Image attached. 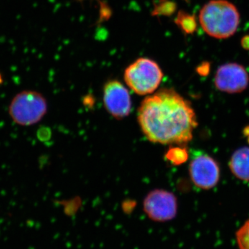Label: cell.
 I'll return each instance as SVG.
<instances>
[{
    "label": "cell",
    "mask_w": 249,
    "mask_h": 249,
    "mask_svg": "<svg viewBox=\"0 0 249 249\" xmlns=\"http://www.w3.org/2000/svg\"><path fill=\"white\" fill-rule=\"evenodd\" d=\"M142 133L156 143L183 145L193 139L197 121L189 101L173 89L147 96L138 110Z\"/></svg>",
    "instance_id": "1"
},
{
    "label": "cell",
    "mask_w": 249,
    "mask_h": 249,
    "mask_svg": "<svg viewBox=\"0 0 249 249\" xmlns=\"http://www.w3.org/2000/svg\"><path fill=\"white\" fill-rule=\"evenodd\" d=\"M240 14L227 0H212L199 13L203 30L211 37L225 39L235 34L240 24Z\"/></svg>",
    "instance_id": "2"
},
{
    "label": "cell",
    "mask_w": 249,
    "mask_h": 249,
    "mask_svg": "<svg viewBox=\"0 0 249 249\" xmlns=\"http://www.w3.org/2000/svg\"><path fill=\"white\" fill-rule=\"evenodd\" d=\"M163 76L158 64L145 58H139L131 64L124 73L126 84L134 93L141 96L151 94L156 91Z\"/></svg>",
    "instance_id": "3"
},
{
    "label": "cell",
    "mask_w": 249,
    "mask_h": 249,
    "mask_svg": "<svg viewBox=\"0 0 249 249\" xmlns=\"http://www.w3.org/2000/svg\"><path fill=\"white\" fill-rule=\"evenodd\" d=\"M47 111V103L41 93L24 91L18 93L11 101L9 113L15 123L28 126L37 124Z\"/></svg>",
    "instance_id": "4"
},
{
    "label": "cell",
    "mask_w": 249,
    "mask_h": 249,
    "mask_svg": "<svg viewBox=\"0 0 249 249\" xmlns=\"http://www.w3.org/2000/svg\"><path fill=\"white\" fill-rule=\"evenodd\" d=\"M143 209L152 220L167 222L177 215L178 201L173 193L165 190L156 189L145 196Z\"/></svg>",
    "instance_id": "5"
},
{
    "label": "cell",
    "mask_w": 249,
    "mask_h": 249,
    "mask_svg": "<svg viewBox=\"0 0 249 249\" xmlns=\"http://www.w3.org/2000/svg\"><path fill=\"white\" fill-rule=\"evenodd\" d=\"M190 176L194 184L201 189H211L219 179V168L217 162L209 155L199 153L190 163Z\"/></svg>",
    "instance_id": "6"
},
{
    "label": "cell",
    "mask_w": 249,
    "mask_h": 249,
    "mask_svg": "<svg viewBox=\"0 0 249 249\" xmlns=\"http://www.w3.org/2000/svg\"><path fill=\"white\" fill-rule=\"evenodd\" d=\"M103 102L108 112L116 119H124L130 113V95L125 87L118 80H110L105 85Z\"/></svg>",
    "instance_id": "7"
},
{
    "label": "cell",
    "mask_w": 249,
    "mask_h": 249,
    "mask_svg": "<svg viewBox=\"0 0 249 249\" xmlns=\"http://www.w3.org/2000/svg\"><path fill=\"white\" fill-rule=\"evenodd\" d=\"M249 76L243 66L237 63H227L218 68L214 85L223 92L237 93L247 89Z\"/></svg>",
    "instance_id": "8"
},
{
    "label": "cell",
    "mask_w": 249,
    "mask_h": 249,
    "mask_svg": "<svg viewBox=\"0 0 249 249\" xmlns=\"http://www.w3.org/2000/svg\"><path fill=\"white\" fill-rule=\"evenodd\" d=\"M229 165L235 177L249 181V147H244L236 150L232 155Z\"/></svg>",
    "instance_id": "9"
},
{
    "label": "cell",
    "mask_w": 249,
    "mask_h": 249,
    "mask_svg": "<svg viewBox=\"0 0 249 249\" xmlns=\"http://www.w3.org/2000/svg\"><path fill=\"white\" fill-rule=\"evenodd\" d=\"M165 158L172 164L178 165L185 163L188 159V152L183 145L170 147L165 154Z\"/></svg>",
    "instance_id": "10"
},
{
    "label": "cell",
    "mask_w": 249,
    "mask_h": 249,
    "mask_svg": "<svg viewBox=\"0 0 249 249\" xmlns=\"http://www.w3.org/2000/svg\"><path fill=\"white\" fill-rule=\"evenodd\" d=\"M237 245L240 249H249V220L239 229L237 234Z\"/></svg>",
    "instance_id": "11"
},
{
    "label": "cell",
    "mask_w": 249,
    "mask_h": 249,
    "mask_svg": "<svg viewBox=\"0 0 249 249\" xmlns=\"http://www.w3.org/2000/svg\"><path fill=\"white\" fill-rule=\"evenodd\" d=\"M2 83V77H1V74H0V84Z\"/></svg>",
    "instance_id": "12"
}]
</instances>
